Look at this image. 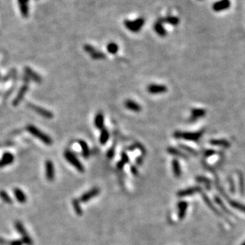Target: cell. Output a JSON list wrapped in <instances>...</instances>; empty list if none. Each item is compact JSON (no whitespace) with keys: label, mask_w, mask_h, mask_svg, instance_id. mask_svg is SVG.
<instances>
[{"label":"cell","mask_w":245,"mask_h":245,"mask_svg":"<svg viewBox=\"0 0 245 245\" xmlns=\"http://www.w3.org/2000/svg\"><path fill=\"white\" fill-rule=\"evenodd\" d=\"M167 90V87L161 84H150L148 87V92L151 94H161L166 93Z\"/></svg>","instance_id":"obj_10"},{"label":"cell","mask_w":245,"mask_h":245,"mask_svg":"<svg viewBox=\"0 0 245 245\" xmlns=\"http://www.w3.org/2000/svg\"><path fill=\"white\" fill-rule=\"evenodd\" d=\"M173 170L174 173H175V175L177 177H179L181 174V170H180V166H179V162H178L177 160H174L173 161Z\"/></svg>","instance_id":"obj_29"},{"label":"cell","mask_w":245,"mask_h":245,"mask_svg":"<svg viewBox=\"0 0 245 245\" xmlns=\"http://www.w3.org/2000/svg\"><path fill=\"white\" fill-rule=\"evenodd\" d=\"M78 142L82 148V154H83V156L86 158H89V156H90V149H89V146L87 142L84 140H81V139L79 140Z\"/></svg>","instance_id":"obj_17"},{"label":"cell","mask_w":245,"mask_h":245,"mask_svg":"<svg viewBox=\"0 0 245 245\" xmlns=\"http://www.w3.org/2000/svg\"><path fill=\"white\" fill-rule=\"evenodd\" d=\"M197 191H199V189L198 188H191V189H186L185 190H182L181 192H179V196H181V197H184V196H188V195H191V194H194Z\"/></svg>","instance_id":"obj_25"},{"label":"cell","mask_w":245,"mask_h":245,"mask_svg":"<svg viewBox=\"0 0 245 245\" xmlns=\"http://www.w3.org/2000/svg\"><path fill=\"white\" fill-rule=\"evenodd\" d=\"M125 107L128 108V109H130L133 111H140V109H141L140 106L137 103L133 101V100H127V101L125 102Z\"/></svg>","instance_id":"obj_20"},{"label":"cell","mask_w":245,"mask_h":245,"mask_svg":"<svg viewBox=\"0 0 245 245\" xmlns=\"http://www.w3.org/2000/svg\"><path fill=\"white\" fill-rule=\"evenodd\" d=\"M14 197H15L16 200L18 201L19 203H22V204H24L26 202L27 200V197H26V194L22 189L18 188H15L14 189Z\"/></svg>","instance_id":"obj_15"},{"label":"cell","mask_w":245,"mask_h":245,"mask_svg":"<svg viewBox=\"0 0 245 245\" xmlns=\"http://www.w3.org/2000/svg\"><path fill=\"white\" fill-rule=\"evenodd\" d=\"M231 6L230 0H220L213 5V10L216 12H220L228 9Z\"/></svg>","instance_id":"obj_9"},{"label":"cell","mask_w":245,"mask_h":245,"mask_svg":"<svg viewBox=\"0 0 245 245\" xmlns=\"http://www.w3.org/2000/svg\"><path fill=\"white\" fill-rule=\"evenodd\" d=\"M64 158L65 159H66L70 164L72 165V166H73L77 170H78V171L84 172V165L80 162L79 160L77 158V157L75 155L74 153H72V151L67 150V151H65L64 152Z\"/></svg>","instance_id":"obj_2"},{"label":"cell","mask_w":245,"mask_h":245,"mask_svg":"<svg viewBox=\"0 0 245 245\" xmlns=\"http://www.w3.org/2000/svg\"><path fill=\"white\" fill-rule=\"evenodd\" d=\"M99 192H100V189H99V188H97V187L91 189L86 192L85 194H84L80 197L79 201L80 202H87L90 199L94 198L96 196L99 195Z\"/></svg>","instance_id":"obj_7"},{"label":"cell","mask_w":245,"mask_h":245,"mask_svg":"<svg viewBox=\"0 0 245 245\" xmlns=\"http://www.w3.org/2000/svg\"><path fill=\"white\" fill-rule=\"evenodd\" d=\"M84 50L86 53H87L89 55H90V57H91V58L94 59V60H101V59H104L105 57H106L105 53L95 50L94 47L89 44L84 45Z\"/></svg>","instance_id":"obj_4"},{"label":"cell","mask_w":245,"mask_h":245,"mask_svg":"<svg viewBox=\"0 0 245 245\" xmlns=\"http://www.w3.org/2000/svg\"><path fill=\"white\" fill-rule=\"evenodd\" d=\"M205 113H206V111H205V110L203 109H195V110H193L192 111V116L194 117V118H197V117H201L202 116V115H205Z\"/></svg>","instance_id":"obj_31"},{"label":"cell","mask_w":245,"mask_h":245,"mask_svg":"<svg viewBox=\"0 0 245 245\" xmlns=\"http://www.w3.org/2000/svg\"><path fill=\"white\" fill-rule=\"evenodd\" d=\"M0 243L3 245H23L22 240H12V241H7V240H3V239H0Z\"/></svg>","instance_id":"obj_28"},{"label":"cell","mask_w":245,"mask_h":245,"mask_svg":"<svg viewBox=\"0 0 245 245\" xmlns=\"http://www.w3.org/2000/svg\"><path fill=\"white\" fill-rule=\"evenodd\" d=\"M176 137L180 138V139H186V140H198L202 136L201 132L197 133H188V132H176L175 134Z\"/></svg>","instance_id":"obj_6"},{"label":"cell","mask_w":245,"mask_h":245,"mask_svg":"<svg viewBox=\"0 0 245 245\" xmlns=\"http://www.w3.org/2000/svg\"><path fill=\"white\" fill-rule=\"evenodd\" d=\"M29 0H18L21 14L23 18L29 16Z\"/></svg>","instance_id":"obj_12"},{"label":"cell","mask_w":245,"mask_h":245,"mask_svg":"<svg viewBox=\"0 0 245 245\" xmlns=\"http://www.w3.org/2000/svg\"><path fill=\"white\" fill-rule=\"evenodd\" d=\"M110 137L109 132L106 129H102V132H101V136H100V139H99V141H100L101 144H105L106 143V142L108 141Z\"/></svg>","instance_id":"obj_22"},{"label":"cell","mask_w":245,"mask_h":245,"mask_svg":"<svg viewBox=\"0 0 245 245\" xmlns=\"http://www.w3.org/2000/svg\"><path fill=\"white\" fill-rule=\"evenodd\" d=\"M242 245H245V241H244V242H243V243H242Z\"/></svg>","instance_id":"obj_33"},{"label":"cell","mask_w":245,"mask_h":245,"mask_svg":"<svg viewBox=\"0 0 245 245\" xmlns=\"http://www.w3.org/2000/svg\"><path fill=\"white\" fill-rule=\"evenodd\" d=\"M154 30L156 31L157 35L161 37H165L167 35V31L163 28V25L161 24V22H156V24L154 25Z\"/></svg>","instance_id":"obj_18"},{"label":"cell","mask_w":245,"mask_h":245,"mask_svg":"<svg viewBox=\"0 0 245 245\" xmlns=\"http://www.w3.org/2000/svg\"><path fill=\"white\" fill-rule=\"evenodd\" d=\"M28 91V86L26 84H24L21 87V88L19 89L18 93L17 96H16L15 99H14L13 101V105L14 106H18V105L20 104V102L22 101V99L24 98L25 95H26V92Z\"/></svg>","instance_id":"obj_13"},{"label":"cell","mask_w":245,"mask_h":245,"mask_svg":"<svg viewBox=\"0 0 245 245\" xmlns=\"http://www.w3.org/2000/svg\"><path fill=\"white\" fill-rule=\"evenodd\" d=\"M28 107L30 108L32 110H33V111H35L36 113H38V115L44 117V118H46V119L53 118V114L50 111L45 109V108H41V107L37 106V105H34L33 104H29V103H28Z\"/></svg>","instance_id":"obj_5"},{"label":"cell","mask_w":245,"mask_h":245,"mask_svg":"<svg viewBox=\"0 0 245 245\" xmlns=\"http://www.w3.org/2000/svg\"><path fill=\"white\" fill-rule=\"evenodd\" d=\"M14 160V157L13 154L10 152H6L3 154L2 158L0 159V168L7 166L10 164H12Z\"/></svg>","instance_id":"obj_11"},{"label":"cell","mask_w":245,"mask_h":245,"mask_svg":"<svg viewBox=\"0 0 245 245\" xmlns=\"http://www.w3.org/2000/svg\"><path fill=\"white\" fill-rule=\"evenodd\" d=\"M230 204H231V205L232 206L233 208H235V209H238V210L241 211V212H243V213H245V205H242V204H240V203L236 202V201H231V202H230Z\"/></svg>","instance_id":"obj_30"},{"label":"cell","mask_w":245,"mask_h":245,"mask_svg":"<svg viewBox=\"0 0 245 245\" xmlns=\"http://www.w3.org/2000/svg\"><path fill=\"white\" fill-rule=\"evenodd\" d=\"M212 144H214V145H221V146H229V143L228 142L225 140H213L211 141Z\"/></svg>","instance_id":"obj_32"},{"label":"cell","mask_w":245,"mask_h":245,"mask_svg":"<svg viewBox=\"0 0 245 245\" xmlns=\"http://www.w3.org/2000/svg\"><path fill=\"white\" fill-rule=\"evenodd\" d=\"M162 20L168 23V24L173 25V26H176L179 23V19L177 17H173V16H169V17H167L166 19H162Z\"/></svg>","instance_id":"obj_26"},{"label":"cell","mask_w":245,"mask_h":245,"mask_svg":"<svg viewBox=\"0 0 245 245\" xmlns=\"http://www.w3.org/2000/svg\"><path fill=\"white\" fill-rule=\"evenodd\" d=\"M94 125L98 129H102L104 125V116L102 113L99 112L96 115L95 118H94Z\"/></svg>","instance_id":"obj_19"},{"label":"cell","mask_w":245,"mask_h":245,"mask_svg":"<svg viewBox=\"0 0 245 245\" xmlns=\"http://www.w3.org/2000/svg\"><path fill=\"white\" fill-rule=\"evenodd\" d=\"M145 24V20L142 18L136 19V20L130 21V20H125L124 22V25L129 30L132 31V32H138L140 30L142 26Z\"/></svg>","instance_id":"obj_3"},{"label":"cell","mask_w":245,"mask_h":245,"mask_svg":"<svg viewBox=\"0 0 245 245\" xmlns=\"http://www.w3.org/2000/svg\"><path fill=\"white\" fill-rule=\"evenodd\" d=\"M45 174L48 182H53L55 178L54 165L51 160H47L45 162Z\"/></svg>","instance_id":"obj_8"},{"label":"cell","mask_w":245,"mask_h":245,"mask_svg":"<svg viewBox=\"0 0 245 245\" xmlns=\"http://www.w3.org/2000/svg\"><path fill=\"white\" fill-rule=\"evenodd\" d=\"M72 206H73V209L75 210V212L76 213V214L78 216H81L83 214V209H82L81 206H80V201L79 200H77V199H74L72 200Z\"/></svg>","instance_id":"obj_21"},{"label":"cell","mask_w":245,"mask_h":245,"mask_svg":"<svg viewBox=\"0 0 245 245\" xmlns=\"http://www.w3.org/2000/svg\"><path fill=\"white\" fill-rule=\"evenodd\" d=\"M14 228H15L16 231H17L21 235L22 239L25 238V237L29 236L28 235L27 232H26V228H25L24 225H22V223H21L20 221H16V222L14 223Z\"/></svg>","instance_id":"obj_16"},{"label":"cell","mask_w":245,"mask_h":245,"mask_svg":"<svg viewBox=\"0 0 245 245\" xmlns=\"http://www.w3.org/2000/svg\"><path fill=\"white\" fill-rule=\"evenodd\" d=\"M0 197L3 200L4 202L7 203V204H12L13 200L12 199L10 198V197L9 196V194H7L6 191L1 190L0 191Z\"/></svg>","instance_id":"obj_24"},{"label":"cell","mask_w":245,"mask_h":245,"mask_svg":"<svg viewBox=\"0 0 245 245\" xmlns=\"http://www.w3.org/2000/svg\"><path fill=\"white\" fill-rule=\"evenodd\" d=\"M26 130H27L28 132L33 135L35 138L38 139L39 140H41L43 143H44L45 145H48V146H50L53 144V139L52 138L50 137L48 135H46L45 133H44L43 131H41L39 128H38L37 127L33 125H29L26 126Z\"/></svg>","instance_id":"obj_1"},{"label":"cell","mask_w":245,"mask_h":245,"mask_svg":"<svg viewBox=\"0 0 245 245\" xmlns=\"http://www.w3.org/2000/svg\"><path fill=\"white\" fill-rule=\"evenodd\" d=\"M25 72H26V76L29 78V80H32V81L38 83L41 82V76L38 75L37 72H34L33 69H31L29 67H26V68H25Z\"/></svg>","instance_id":"obj_14"},{"label":"cell","mask_w":245,"mask_h":245,"mask_svg":"<svg viewBox=\"0 0 245 245\" xmlns=\"http://www.w3.org/2000/svg\"><path fill=\"white\" fill-rule=\"evenodd\" d=\"M186 209H187V204L186 202H181L180 204L179 205V218H183L185 216L186 214Z\"/></svg>","instance_id":"obj_23"},{"label":"cell","mask_w":245,"mask_h":245,"mask_svg":"<svg viewBox=\"0 0 245 245\" xmlns=\"http://www.w3.org/2000/svg\"><path fill=\"white\" fill-rule=\"evenodd\" d=\"M107 51L111 54H115L118 51V45L114 42H110L107 45Z\"/></svg>","instance_id":"obj_27"}]
</instances>
